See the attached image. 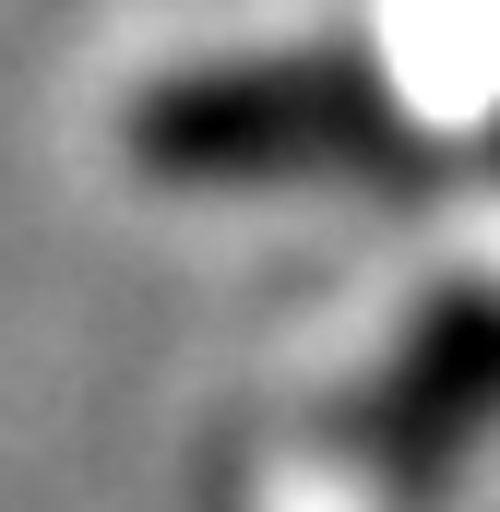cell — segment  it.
I'll list each match as a JSON object with an SVG mask.
<instances>
[{"instance_id":"6da1fadb","label":"cell","mask_w":500,"mask_h":512,"mask_svg":"<svg viewBox=\"0 0 500 512\" xmlns=\"http://www.w3.org/2000/svg\"><path fill=\"white\" fill-rule=\"evenodd\" d=\"M405 155V120L358 60L298 48V60H227L179 72L131 108V167L143 179H370Z\"/></svg>"},{"instance_id":"7a4b0ae2","label":"cell","mask_w":500,"mask_h":512,"mask_svg":"<svg viewBox=\"0 0 500 512\" xmlns=\"http://www.w3.org/2000/svg\"><path fill=\"white\" fill-rule=\"evenodd\" d=\"M489 405H500V298H441V310L417 322V346L370 382L358 453H381L393 477H429Z\"/></svg>"}]
</instances>
